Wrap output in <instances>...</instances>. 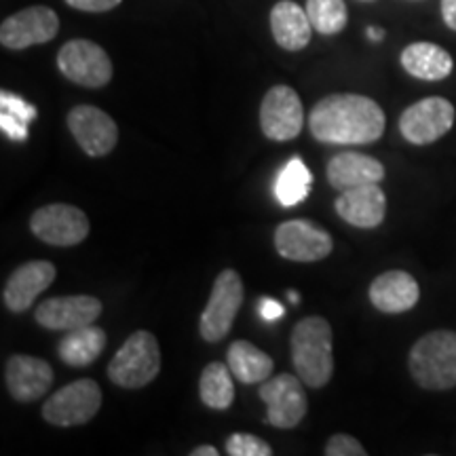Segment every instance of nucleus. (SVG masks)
I'll list each match as a JSON object with an SVG mask.
<instances>
[{"mask_svg": "<svg viewBox=\"0 0 456 456\" xmlns=\"http://www.w3.org/2000/svg\"><path fill=\"white\" fill-rule=\"evenodd\" d=\"M313 186V175L300 157L289 159L277 178L275 195L283 208H294L309 197Z\"/></svg>", "mask_w": 456, "mask_h": 456, "instance_id": "26", "label": "nucleus"}, {"mask_svg": "<svg viewBox=\"0 0 456 456\" xmlns=\"http://www.w3.org/2000/svg\"><path fill=\"white\" fill-rule=\"evenodd\" d=\"M191 456H218V450L214 446H199L192 450Z\"/></svg>", "mask_w": 456, "mask_h": 456, "instance_id": "34", "label": "nucleus"}, {"mask_svg": "<svg viewBox=\"0 0 456 456\" xmlns=\"http://www.w3.org/2000/svg\"><path fill=\"white\" fill-rule=\"evenodd\" d=\"M285 315V309L281 302L273 300V298H265L260 302V317L265 319V322H277V319H281Z\"/></svg>", "mask_w": 456, "mask_h": 456, "instance_id": "32", "label": "nucleus"}, {"mask_svg": "<svg viewBox=\"0 0 456 456\" xmlns=\"http://www.w3.org/2000/svg\"><path fill=\"white\" fill-rule=\"evenodd\" d=\"M305 9L309 13L313 30L326 34V37L342 32L349 21L345 0H306Z\"/></svg>", "mask_w": 456, "mask_h": 456, "instance_id": "27", "label": "nucleus"}, {"mask_svg": "<svg viewBox=\"0 0 456 456\" xmlns=\"http://www.w3.org/2000/svg\"><path fill=\"white\" fill-rule=\"evenodd\" d=\"M57 269L47 260H32L21 265L7 279L3 289V302L11 313H26L51 283L55 281Z\"/></svg>", "mask_w": 456, "mask_h": 456, "instance_id": "17", "label": "nucleus"}, {"mask_svg": "<svg viewBox=\"0 0 456 456\" xmlns=\"http://www.w3.org/2000/svg\"><path fill=\"white\" fill-rule=\"evenodd\" d=\"M68 129L89 157L110 155L118 142V127L110 114L98 106H77L68 112Z\"/></svg>", "mask_w": 456, "mask_h": 456, "instance_id": "14", "label": "nucleus"}, {"mask_svg": "<svg viewBox=\"0 0 456 456\" xmlns=\"http://www.w3.org/2000/svg\"><path fill=\"white\" fill-rule=\"evenodd\" d=\"M328 456H366V448L346 433H336L326 444Z\"/></svg>", "mask_w": 456, "mask_h": 456, "instance_id": "29", "label": "nucleus"}, {"mask_svg": "<svg viewBox=\"0 0 456 456\" xmlns=\"http://www.w3.org/2000/svg\"><path fill=\"white\" fill-rule=\"evenodd\" d=\"M106 332L98 326H83L68 330L57 345V357L72 368H85L102 355L106 346Z\"/></svg>", "mask_w": 456, "mask_h": 456, "instance_id": "23", "label": "nucleus"}, {"mask_svg": "<svg viewBox=\"0 0 456 456\" xmlns=\"http://www.w3.org/2000/svg\"><path fill=\"white\" fill-rule=\"evenodd\" d=\"M226 454L231 456H271L269 442L256 437L252 433H232L226 440Z\"/></svg>", "mask_w": 456, "mask_h": 456, "instance_id": "28", "label": "nucleus"}, {"mask_svg": "<svg viewBox=\"0 0 456 456\" xmlns=\"http://www.w3.org/2000/svg\"><path fill=\"white\" fill-rule=\"evenodd\" d=\"M226 359L232 376L243 385L265 383L271 379L273 368H275L273 359L248 340L232 342L226 351Z\"/></svg>", "mask_w": 456, "mask_h": 456, "instance_id": "24", "label": "nucleus"}, {"mask_svg": "<svg viewBox=\"0 0 456 456\" xmlns=\"http://www.w3.org/2000/svg\"><path fill=\"white\" fill-rule=\"evenodd\" d=\"M4 385L15 402H37L53 385V370L45 359L17 353L7 359Z\"/></svg>", "mask_w": 456, "mask_h": 456, "instance_id": "16", "label": "nucleus"}, {"mask_svg": "<svg viewBox=\"0 0 456 456\" xmlns=\"http://www.w3.org/2000/svg\"><path fill=\"white\" fill-rule=\"evenodd\" d=\"M0 112H9L13 114V117L21 118V121L30 123L32 118H37V108L32 104H28L26 100L17 98L13 94H7V91H3L0 94Z\"/></svg>", "mask_w": 456, "mask_h": 456, "instance_id": "30", "label": "nucleus"}, {"mask_svg": "<svg viewBox=\"0 0 456 456\" xmlns=\"http://www.w3.org/2000/svg\"><path fill=\"white\" fill-rule=\"evenodd\" d=\"M102 309L104 306L95 296H57V298L43 300L34 317L45 330H77L91 326L102 315Z\"/></svg>", "mask_w": 456, "mask_h": 456, "instance_id": "15", "label": "nucleus"}, {"mask_svg": "<svg viewBox=\"0 0 456 456\" xmlns=\"http://www.w3.org/2000/svg\"><path fill=\"white\" fill-rule=\"evenodd\" d=\"M296 374L311 389H322L334 374L332 326L323 317H305L292 330Z\"/></svg>", "mask_w": 456, "mask_h": 456, "instance_id": "2", "label": "nucleus"}, {"mask_svg": "<svg viewBox=\"0 0 456 456\" xmlns=\"http://www.w3.org/2000/svg\"><path fill=\"white\" fill-rule=\"evenodd\" d=\"M273 38L285 51H300L311 43L313 24L306 9L292 0H279L271 11Z\"/></svg>", "mask_w": 456, "mask_h": 456, "instance_id": "21", "label": "nucleus"}, {"mask_svg": "<svg viewBox=\"0 0 456 456\" xmlns=\"http://www.w3.org/2000/svg\"><path fill=\"white\" fill-rule=\"evenodd\" d=\"M305 125V108L298 94L288 85H275L266 91L260 104L262 134L273 142L298 138Z\"/></svg>", "mask_w": 456, "mask_h": 456, "instance_id": "9", "label": "nucleus"}, {"mask_svg": "<svg viewBox=\"0 0 456 456\" xmlns=\"http://www.w3.org/2000/svg\"><path fill=\"white\" fill-rule=\"evenodd\" d=\"M60 32V17L45 4H34L20 13L7 17L0 26L3 47L21 51L34 45L51 43Z\"/></svg>", "mask_w": 456, "mask_h": 456, "instance_id": "13", "label": "nucleus"}, {"mask_svg": "<svg viewBox=\"0 0 456 456\" xmlns=\"http://www.w3.org/2000/svg\"><path fill=\"white\" fill-rule=\"evenodd\" d=\"M385 125L383 108L357 94L328 95L309 112V129L322 144H372L383 138Z\"/></svg>", "mask_w": 456, "mask_h": 456, "instance_id": "1", "label": "nucleus"}, {"mask_svg": "<svg viewBox=\"0 0 456 456\" xmlns=\"http://www.w3.org/2000/svg\"><path fill=\"white\" fill-rule=\"evenodd\" d=\"M288 296H289V302H294V305H298V302H300L298 292H289Z\"/></svg>", "mask_w": 456, "mask_h": 456, "instance_id": "36", "label": "nucleus"}, {"mask_svg": "<svg viewBox=\"0 0 456 456\" xmlns=\"http://www.w3.org/2000/svg\"><path fill=\"white\" fill-rule=\"evenodd\" d=\"M399 60H402L403 70L420 81H442L454 68L452 55L436 43L408 45Z\"/></svg>", "mask_w": 456, "mask_h": 456, "instance_id": "22", "label": "nucleus"}, {"mask_svg": "<svg viewBox=\"0 0 456 456\" xmlns=\"http://www.w3.org/2000/svg\"><path fill=\"white\" fill-rule=\"evenodd\" d=\"M30 231L34 237L41 239L47 245L57 248H70L87 239L89 220L83 209L66 203L45 205L37 209L30 218Z\"/></svg>", "mask_w": 456, "mask_h": 456, "instance_id": "10", "label": "nucleus"}, {"mask_svg": "<svg viewBox=\"0 0 456 456\" xmlns=\"http://www.w3.org/2000/svg\"><path fill=\"white\" fill-rule=\"evenodd\" d=\"M368 37H370V41L379 43V41H383V38H385V32L380 30V28H374V26H370V28H368Z\"/></svg>", "mask_w": 456, "mask_h": 456, "instance_id": "35", "label": "nucleus"}, {"mask_svg": "<svg viewBox=\"0 0 456 456\" xmlns=\"http://www.w3.org/2000/svg\"><path fill=\"white\" fill-rule=\"evenodd\" d=\"M260 397L266 403V423L277 429H294L309 410L300 376L279 374L260 385Z\"/></svg>", "mask_w": 456, "mask_h": 456, "instance_id": "8", "label": "nucleus"}, {"mask_svg": "<svg viewBox=\"0 0 456 456\" xmlns=\"http://www.w3.org/2000/svg\"><path fill=\"white\" fill-rule=\"evenodd\" d=\"M123 0H66L72 9L87 11V13H104V11H112L121 4Z\"/></svg>", "mask_w": 456, "mask_h": 456, "instance_id": "31", "label": "nucleus"}, {"mask_svg": "<svg viewBox=\"0 0 456 456\" xmlns=\"http://www.w3.org/2000/svg\"><path fill=\"white\" fill-rule=\"evenodd\" d=\"M102 397L104 395L95 380H74L43 403V419L53 427L85 425L100 412Z\"/></svg>", "mask_w": 456, "mask_h": 456, "instance_id": "6", "label": "nucleus"}, {"mask_svg": "<svg viewBox=\"0 0 456 456\" xmlns=\"http://www.w3.org/2000/svg\"><path fill=\"white\" fill-rule=\"evenodd\" d=\"M454 125V106L444 98H425L399 117V131L410 144L425 146L446 135Z\"/></svg>", "mask_w": 456, "mask_h": 456, "instance_id": "12", "label": "nucleus"}, {"mask_svg": "<svg viewBox=\"0 0 456 456\" xmlns=\"http://www.w3.org/2000/svg\"><path fill=\"white\" fill-rule=\"evenodd\" d=\"M57 68L68 81L87 89L106 87L112 78V61L98 43L74 38L57 53Z\"/></svg>", "mask_w": 456, "mask_h": 456, "instance_id": "7", "label": "nucleus"}, {"mask_svg": "<svg viewBox=\"0 0 456 456\" xmlns=\"http://www.w3.org/2000/svg\"><path fill=\"white\" fill-rule=\"evenodd\" d=\"M336 214L346 224L357 228H376L383 224L387 214V197L379 184H363L342 191L334 201Z\"/></svg>", "mask_w": 456, "mask_h": 456, "instance_id": "18", "label": "nucleus"}, {"mask_svg": "<svg viewBox=\"0 0 456 456\" xmlns=\"http://www.w3.org/2000/svg\"><path fill=\"white\" fill-rule=\"evenodd\" d=\"M408 368L416 385L427 391H448L456 387V332L436 330L414 342Z\"/></svg>", "mask_w": 456, "mask_h": 456, "instance_id": "3", "label": "nucleus"}, {"mask_svg": "<svg viewBox=\"0 0 456 456\" xmlns=\"http://www.w3.org/2000/svg\"><path fill=\"white\" fill-rule=\"evenodd\" d=\"M161 372V349L155 334L138 330L123 342L108 363V379L123 389H142Z\"/></svg>", "mask_w": 456, "mask_h": 456, "instance_id": "4", "label": "nucleus"}, {"mask_svg": "<svg viewBox=\"0 0 456 456\" xmlns=\"http://www.w3.org/2000/svg\"><path fill=\"white\" fill-rule=\"evenodd\" d=\"M442 15L450 30L456 32V0H442Z\"/></svg>", "mask_w": 456, "mask_h": 456, "instance_id": "33", "label": "nucleus"}, {"mask_svg": "<svg viewBox=\"0 0 456 456\" xmlns=\"http://www.w3.org/2000/svg\"><path fill=\"white\" fill-rule=\"evenodd\" d=\"M243 305V281L237 271L226 269L216 277L212 294L199 319V332L205 342H220L231 332Z\"/></svg>", "mask_w": 456, "mask_h": 456, "instance_id": "5", "label": "nucleus"}, {"mask_svg": "<svg viewBox=\"0 0 456 456\" xmlns=\"http://www.w3.org/2000/svg\"><path fill=\"white\" fill-rule=\"evenodd\" d=\"M420 298V288L416 279L406 271H389L379 275L370 285V302L380 313H406L414 309Z\"/></svg>", "mask_w": 456, "mask_h": 456, "instance_id": "19", "label": "nucleus"}, {"mask_svg": "<svg viewBox=\"0 0 456 456\" xmlns=\"http://www.w3.org/2000/svg\"><path fill=\"white\" fill-rule=\"evenodd\" d=\"M363 3H372V0H363Z\"/></svg>", "mask_w": 456, "mask_h": 456, "instance_id": "37", "label": "nucleus"}, {"mask_svg": "<svg viewBox=\"0 0 456 456\" xmlns=\"http://www.w3.org/2000/svg\"><path fill=\"white\" fill-rule=\"evenodd\" d=\"M326 174L330 186L342 192L363 184H379L385 178V167L374 157L346 151L330 159Z\"/></svg>", "mask_w": 456, "mask_h": 456, "instance_id": "20", "label": "nucleus"}, {"mask_svg": "<svg viewBox=\"0 0 456 456\" xmlns=\"http://www.w3.org/2000/svg\"><path fill=\"white\" fill-rule=\"evenodd\" d=\"M275 249L285 260L319 262L332 254L334 241L315 222L288 220L275 228Z\"/></svg>", "mask_w": 456, "mask_h": 456, "instance_id": "11", "label": "nucleus"}, {"mask_svg": "<svg viewBox=\"0 0 456 456\" xmlns=\"http://www.w3.org/2000/svg\"><path fill=\"white\" fill-rule=\"evenodd\" d=\"M199 395L201 402L212 410H228L235 402V383L226 363L212 362L205 366L199 379Z\"/></svg>", "mask_w": 456, "mask_h": 456, "instance_id": "25", "label": "nucleus"}]
</instances>
